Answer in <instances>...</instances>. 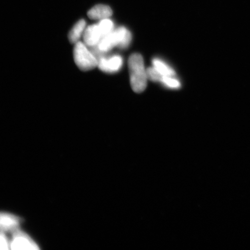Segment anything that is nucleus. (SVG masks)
<instances>
[{
    "label": "nucleus",
    "instance_id": "f257e3e1",
    "mask_svg": "<svg viewBox=\"0 0 250 250\" xmlns=\"http://www.w3.org/2000/svg\"><path fill=\"white\" fill-rule=\"evenodd\" d=\"M130 72V84L134 92L142 93L147 85V74L144 64L142 56L133 54L128 61Z\"/></svg>",
    "mask_w": 250,
    "mask_h": 250
},
{
    "label": "nucleus",
    "instance_id": "f8f14e48",
    "mask_svg": "<svg viewBox=\"0 0 250 250\" xmlns=\"http://www.w3.org/2000/svg\"><path fill=\"white\" fill-rule=\"evenodd\" d=\"M98 24L100 30H101L103 37L108 35V34L113 31L114 24L113 21L108 19H105L100 21Z\"/></svg>",
    "mask_w": 250,
    "mask_h": 250
},
{
    "label": "nucleus",
    "instance_id": "ddd939ff",
    "mask_svg": "<svg viewBox=\"0 0 250 250\" xmlns=\"http://www.w3.org/2000/svg\"><path fill=\"white\" fill-rule=\"evenodd\" d=\"M161 83L171 89H179L181 86L180 81L173 77L163 76Z\"/></svg>",
    "mask_w": 250,
    "mask_h": 250
},
{
    "label": "nucleus",
    "instance_id": "2eb2a0df",
    "mask_svg": "<svg viewBox=\"0 0 250 250\" xmlns=\"http://www.w3.org/2000/svg\"><path fill=\"white\" fill-rule=\"evenodd\" d=\"M11 249V240L5 232H0V250H7Z\"/></svg>",
    "mask_w": 250,
    "mask_h": 250
},
{
    "label": "nucleus",
    "instance_id": "6e6552de",
    "mask_svg": "<svg viewBox=\"0 0 250 250\" xmlns=\"http://www.w3.org/2000/svg\"><path fill=\"white\" fill-rule=\"evenodd\" d=\"M112 15V9L108 5H97L90 9L87 13L89 18L93 20H103L110 18Z\"/></svg>",
    "mask_w": 250,
    "mask_h": 250
},
{
    "label": "nucleus",
    "instance_id": "423d86ee",
    "mask_svg": "<svg viewBox=\"0 0 250 250\" xmlns=\"http://www.w3.org/2000/svg\"><path fill=\"white\" fill-rule=\"evenodd\" d=\"M84 43L89 47H95L103 38L98 24H93L86 28L83 34Z\"/></svg>",
    "mask_w": 250,
    "mask_h": 250
},
{
    "label": "nucleus",
    "instance_id": "39448f33",
    "mask_svg": "<svg viewBox=\"0 0 250 250\" xmlns=\"http://www.w3.org/2000/svg\"><path fill=\"white\" fill-rule=\"evenodd\" d=\"M98 61V67L99 69L107 73H114L118 71L123 64V59L119 55L109 58L102 57Z\"/></svg>",
    "mask_w": 250,
    "mask_h": 250
},
{
    "label": "nucleus",
    "instance_id": "9b49d317",
    "mask_svg": "<svg viewBox=\"0 0 250 250\" xmlns=\"http://www.w3.org/2000/svg\"><path fill=\"white\" fill-rule=\"evenodd\" d=\"M153 67H155L163 76L174 77L175 71L164 61L156 58L152 61Z\"/></svg>",
    "mask_w": 250,
    "mask_h": 250
},
{
    "label": "nucleus",
    "instance_id": "7ed1b4c3",
    "mask_svg": "<svg viewBox=\"0 0 250 250\" xmlns=\"http://www.w3.org/2000/svg\"><path fill=\"white\" fill-rule=\"evenodd\" d=\"M11 249L39 250L40 248L29 234L19 229L12 232L11 239Z\"/></svg>",
    "mask_w": 250,
    "mask_h": 250
},
{
    "label": "nucleus",
    "instance_id": "9d476101",
    "mask_svg": "<svg viewBox=\"0 0 250 250\" xmlns=\"http://www.w3.org/2000/svg\"><path fill=\"white\" fill-rule=\"evenodd\" d=\"M118 38L119 48L125 49L127 48L132 41V34L126 27H120L115 30Z\"/></svg>",
    "mask_w": 250,
    "mask_h": 250
},
{
    "label": "nucleus",
    "instance_id": "1a4fd4ad",
    "mask_svg": "<svg viewBox=\"0 0 250 250\" xmlns=\"http://www.w3.org/2000/svg\"><path fill=\"white\" fill-rule=\"evenodd\" d=\"M86 29V21L81 20L74 25L68 34V40L72 43H76L80 42L81 37L83 36Z\"/></svg>",
    "mask_w": 250,
    "mask_h": 250
},
{
    "label": "nucleus",
    "instance_id": "20e7f679",
    "mask_svg": "<svg viewBox=\"0 0 250 250\" xmlns=\"http://www.w3.org/2000/svg\"><path fill=\"white\" fill-rule=\"evenodd\" d=\"M22 221V219L17 215L0 211V232H13L20 229Z\"/></svg>",
    "mask_w": 250,
    "mask_h": 250
},
{
    "label": "nucleus",
    "instance_id": "0eeeda50",
    "mask_svg": "<svg viewBox=\"0 0 250 250\" xmlns=\"http://www.w3.org/2000/svg\"><path fill=\"white\" fill-rule=\"evenodd\" d=\"M118 45V39L116 31L114 30L108 35L103 37L99 44L95 47L101 52H107Z\"/></svg>",
    "mask_w": 250,
    "mask_h": 250
},
{
    "label": "nucleus",
    "instance_id": "f03ea898",
    "mask_svg": "<svg viewBox=\"0 0 250 250\" xmlns=\"http://www.w3.org/2000/svg\"><path fill=\"white\" fill-rule=\"evenodd\" d=\"M74 58L75 62L81 70L89 71L98 66V59L89 51L85 43L78 42L75 43Z\"/></svg>",
    "mask_w": 250,
    "mask_h": 250
},
{
    "label": "nucleus",
    "instance_id": "4468645a",
    "mask_svg": "<svg viewBox=\"0 0 250 250\" xmlns=\"http://www.w3.org/2000/svg\"><path fill=\"white\" fill-rule=\"evenodd\" d=\"M146 74H147L148 80L154 81V82H161L162 77H163L154 67L147 68Z\"/></svg>",
    "mask_w": 250,
    "mask_h": 250
}]
</instances>
